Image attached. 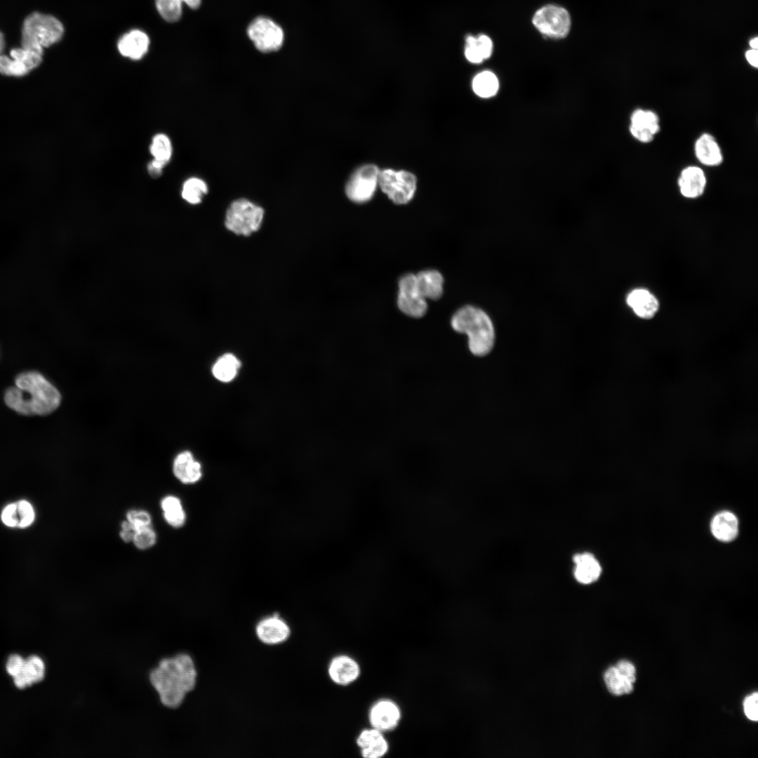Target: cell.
<instances>
[{"instance_id":"ee69618b","label":"cell","mask_w":758,"mask_h":758,"mask_svg":"<svg viewBox=\"0 0 758 758\" xmlns=\"http://www.w3.org/2000/svg\"><path fill=\"white\" fill-rule=\"evenodd\" d=\"M4 38L2 33L0 32V55L4 47Z\"/></svg>"},{"instance_id":"9c48e42d","label":"cell","mask_w":758,"mask_h":758,"mask_svg":"<svg viewBox=\"0 0 758 758\" xmlns=\"http://www.w3.org/2000/svg\"><path fill=\"white\" fill-rule=\"evenodd\" d=\"M379 173L378 168L373 164H366L356 170L345 187L347 197L356 203L369 201L378 185Z\"/></svg>"},{"instance_id":"5bb4252c","label":"cell","mask_w":758,"mask_h":758,"mask_svg":"<svg viewBox=\"0 0 758 758\" xmlns=\"http://www.w3.org/2000/svg\"><path fill=\"white\" fill-rule=\"evenodd\" d=\"M660 128L659 117L652 110L636 109L630 116V133L642 143L651 142Z\"/></svg>"},{"instance_id":"83f0119b","label":"cell","mask_w":758,"mask_h":758,"mask_svg":"<svg viewBox=\"0 0 758 758\" xmlns=\"http://www.w3.org/2000/svg\"><path fill=\"white\" fill-rule=\"evenodd\" d=\"M241 366L239 360L231 353L220 357L212 367V373L218 380L224 383L232 381Z\"/></svg>"},{"instance_id":"b9f144b4","label":"cell","mask_w":758,"mask_h":758,"mask_svg":"<svg viewBox=\"0 0 758 758\" xmlns=\"http://www.w3.org/2000/svg\"><path fill=\"white\" fill-rule=\"evenodd\" d=\"M182 3H185L187 6L192 9L198 8L201 5V0H180Z\"/></svg>"},{"instance_id":"4fadbf2b","label":"cell","mask_w":758,"mask_h":758,"mask_svg":"<svg viewBox=\"0 0 758 758\" xmlns=\"http://www.w3.org/2000/svg\"><path fill=\"white\" fill-rule=\"evenodd\" d=\"M401 710L392 700L383 698L376 701L370 708L368 719L372 728L382 732L395 729L401 719Z\"/></svg>"},{"instance_id":"d6986e66","label":"cell","mask_w":758,"mask_h":758,"mask_svg":"<svg viewBox=\"0 0 758 758\" xmlns=\"http://www.w3.org/2000/svg\"><path fill=\"white\" fill-rule=\"evenodd\" d=\"M356 742L365 758H380L388 752V743L383 732L374 728L362 731Z\"/></svg>"},{"instance_id":"6da1fadb","label":"cell","mask_w":758,"mask_h":758,"mask_svg":"<svg viewBox=\"0 0 758 758\" xmlns=\"http://www.w3.org/2000/svg\"><path fill=\"white\" fill-rule=\"evenodd\" d=\"M197 677L194 661L187 653L162 658L149 674V681L161 703L171 709L181 705L194 689Z\"/></svg>"},{"instance_id":"4dcf8cb0","label":"cell","mask_w":758,"mask_h":758,"mask_svg":"<svg viewBox=\"0 0 758 758\" xmlns=\"http://www.w3.org/2000/svg\"><path fill=\"white\" fill-rule=\"evenodd\" d=\"M161 506L164 519L169 525L175 528L184 525L186 515L179 498L168 496L162 499Z\"/></svg>"},{"instance_id":"277c9868","label":"cell","mask_w":758,"mask_h":758,"mask_svg":"<svg viewBox=\"0 0 758 758\" xmlns=\"http://www.w3.org/2000/svg\"><path fill=\"white\" fill-rule=\"evenodd\" d=\"M64 34L62 22L51 15L33 13L24 20L22 46L42 51L60 41Z\"/></svg>"},{"instance_id":"7bdbcfd3","label":"cell","mask_w":758,"mask_h":758,"mask_svg":"<svg viewBox=\"0 0 758 758\" xmlns=\"http://www.w3.org/2000/svg\"><path fill=\"white\" fill-rule=\"evenodd\" d=\"M750 46L752 48V49H757L758 46V39L755 37L751 39L750 41Z\"/></svg>"},{"instance_id":"d4e9b609","label":"cell","mask_w":758,"mask_h":758,"mask_svg":"<svg viewBox=\"0 0 758 758\" xmlns=\"http://www.w3.org/2000/svg\"><path fill=\"white\" fill-rule=\"evenodd\" d=\"M710 530L715 538L722 542L734 540L738 533V521L734 514L723 511L716 514L710 524Z\"/></svg>"},{"instance_id":"8992f818","label":"cell","mask_w":758,"mask_h":758,"mask_svg":"<svg viewBox=\"0 0 758 758\" xmlns=\"http://www.w3.org/2000/svg\"><path fill=\"white\" fill-rule=\"evenodd\" d=\"M378 185L394 203L404 204L409 202L414 196L416 178L406 171L385 169L380 171Z\"/></svg>"},{"instance_id":"ba28073f","label":"cell","mask_w":758,"mask_h":758,"mask_svg":"<svg viewBox=\"0 0 758 758\" xmlns=\"http://www.w3.org/2000/svg\"><path fill=\"white\" fill-rule=\"evenodd\" d=\"M533 24L542 34L559 39L568 34L571 18L565 8L548 5L536 11L533 18Z\"/></svg>"},{"instance_id":"7c38bea8","label":"cell","mask_w":758,"mask_h":758,"mask_svg":"<svg viewBox=\"0 0 758 758\" xmlns=\"http://www.w3.org/2000/svg\"><path fill=\"white\" fill-rule=\"evenodd\" d=\"M635 667L630 662L621 660L609 667L604 674V681L610 693L616 696L628 694L633 691L636 680Z\"/></svg>"},{"instance_id":"4316f807","label":"cell","mask_w":758,"mask_h":758,"mask_svg":"<svg viewBox=\"0 0 758 758\" xmlns=\"http://www.w3.org/2000/svg\"><path fill=\"white\" fill-rule=\"evenodd\" d=\"M465 47V56L472 63H480L488 59L493 51V43L491 39L484 34L477 37L467 36Z\"/></svg>"},{"instance_id":"836d02e7","label":"cell","mask_w":758,"mask_h":758,"mask_svg":"<svg viewBox=\"0 0 758 758\" xmlns=\"http://www.w3.org/2000/svg\"><path fill=\"white\" fill-rule=\"evenodd\" d=\"M18 528H25L30 526L35 520V511L32 505L26 500L16 502Z\"/></svg>"},{"instance_id":"603a6c76","label":"cell","mask_w":758,"mask_h":758,"mask_svg":"<svg viewBox=\"0 0 758 758\" xmlns=\"http://www.w3.org/2000/svg\"><path fill=\"white\" fill-rule=\"evenodd\" d=\"M573 560L575 564L574 577L580 583L590 584L599 578L601 567L592 554L578 553L574 555Z\"/></svg>"},{"instance_id":"484cf974","label":"cell","mask_w":758,"mask_h":758,"mask_svg":"<svg viewBox=\"0 0 758 758\" xmlns=\"http://www.w3.org/2000/svg\"><path fill=\"white\" fill-rule=\"evenodd\" d=\"M418 287L424 297L431 300H438L443 293L442 275L437 270H430L415 274Z\"/></svg>"},{"instance_id":"52a82bcc","label":"cell","mask_w":758,"mask_h":758,"mask_svg":"<svg viewBox=\"0 0 758 758\" xmlns=\"http://www.w3.org/2000/svg\"><path fill=\"white\" fill-rule=\"evenodd\" d=\"M246 32L255 47L262 53L278 51L284 41V32L281 27L265 16H258L253 20Z\"/></svg>"},{"instance_id":"d590c367","label":"cell","mask_w":758,"mask_h":758,"mask_svg":"<svg viewBox=\"0 0 758 758\" xmlns=\"http://www.w3.org/2000/svg\"><path fill=\"white\" fill-rule=\"evenodd\" d=\"M126 518L132 524L135 531L140 527L150 526L152 522L149 514L143 510H130L126 514Z\"/></svg>"},{"instance_id":"1f68e13d","label":"cell","mask_w":758,"mask_h":758,"mask_svg":"<svg viewBox=\"0 0 758 758\" xmlns=\"http://www.w3.org/2000/svg\"><path fill=\"white\" fill-rule=\"evenodd\" d=\"M208 193V186L201 179L192 177L186 180L181 189V198L190 205L199 204Z\"/></svg>"},{"instance_id":"7a4b0ae2","label":"cell","mask_w":758,"mask_h":758,"mask_svg":"<svg viewBox=\"0 0 758 758\" xmlns=\"http://www.w3.org/2000/svg\"><path fill=\"white\" fill-rule=\"evenodd\" d=\"M15 385L6 390L4 401L19 414L46 415L53 412L60 404V392L37 371L18 374Z\"/></svg>"},{"instance_id":"cb8c5ba5","label":"cell","mask_w":758,"mask_h":758,"mask_svg":"<svg viewBox=\"0 0 758 758\" xmlns=\"http://www.w3.org/2000/svg\"><path fill=\"white\" fill-rule=\"evenodd\" d=\"M173 474L183 484L197 482L202 476L201 465L194 460L192 453H179L173 462Z\"/></svg>"},{"instance_id":"ab89813d","label":"cell","mask_w":758,"mask_h":758,"mask_svg":"<svg viewBox=\"0 0 758 758\" xmlns=\"http://www.w3.org/2000/svg\"><path fill=\"white\" fill-rule=\"evenodd\" d=\"M147 171L149 175L153 178H159L163 172V169L153 165L150 162L147 165Z\"/></svg>"},{"instance_id":"74e56055","label":"cell","mask_w":758,"mask_h":758,"mask_svg":"<svg viewBox=\"0 0 758 758\" xmlns=\"http://www.w3.org/2000/svg\"><path fill=\"white\" fill-rule=\"evenodd\" d=\"M758 694L757 692L747 696L743 702L744 712L748 719L752 721L758 719Z\"/></svg>"},{"instance_id":"8fae6325","label":"cell","mask_w":758,"mask_h":758,"mask_svg":"<svg viewBox=\"0 0 758 758\" xmlns=\"http://www.w3.org/2000/svg\"><path fill=\"white\" fill-rule=\"evenodd\" d=\"M42 51L25 48H15L10 55H0V72L11 76H22L38 66L41 61Z\"/></svg>"},{"instance_id":"8d00e7d4","label":"cell","mask_w":758,"mask_h":758,"mask_svg":"<svg viewBox=\"0 0 758 758\" xmlns=\"http://www.w3.org/2000/svg\"><path fill=\"white\" fill-rule=\"evenodd\" d=\"M1 520L4 525L11 528H18L16 502L6 505L1 513Z\"/></svg>"},{"instance_id":"f546056e","label":"cell","mask_w":758,"mask_h":758,"mask_svg":"<svg viewBox=\"0 0 758 758\" xmlns=\"http://www.w3.org/2000/svg\"><path fill=\"white\" fill-rule=\"evenodd\" d=\"M472 87L477 96L489 98L498 91L499 81L493 72L486 70L479 72L473 78Z\"/></svg>"},{"instance_id":"30bf717a","label":"cell","mask_w":758,"mask_h":758,"mask_svg":"<svg viewBox=\"0 0 758 758\" xmlns=\"http://www.w3.org/2000/svg\"><path fill=\"white\" fill-rule=\"evenodd\" d=\"M397 305L409 317L420 318L425 314L427 304L418 287L415 274H407L399 279Z\"/></svg>"},{"instance_id":"44dd1931","label":"cell","mask_w":758,"mask_h":758,"mask_svg":"<svg viewBox=\"0 0 758 758\" xmlns=\"http://www.w3.org/2000/svg\"><path fill=\"white\" fill-rule=\"evenodd\" d=\"M694 152L697 159L704 166H717L723 161L719 143L710 133L701 134L695 142Z\"/></svg>"},{"instance_id":"ffe728a7","label":"cell","mask_w":758,"mask_h":758,"mask_svg":"<svg viewBox=\"0 0 758 758\" xmlns=\"http://www.w3.org/2000/svg\"><path fill=\"white\" fill-rule=\"evenodd\" d=\"M626 302L637 316L644 319L653 318L659 309L656 297L645 288H636L630 291Z\"/></svg>"},{"instance_id":"3957f363","label":"cell","mask_w":758,"mask_h":758,"mask_svg":"<svg viewBox=\"0 0 758 758\" xmlns=\"http://www.w3.org/2000/svg\"><path fill=\"white\" fill-rule=\"evenodd\" d=\"M453 330L467 337V348L475 357H484L493 349L495 329L491 319L482 310L467 305L459 309L452 317Z\"/></svg>"},{"instance_id":"e0dca14e","label":"cell","mask_w":758,"mask_h":758,"mask_svg":"<svg viewBox=\"0 0 758 758\" xmlns=\"http://www.w3.org/2000/svg\"><path fill=\"white\" fill-rule=\"evenodd\" d=\"M707 178L703 169L696 166L684 168L678 178V186L682 196L696 199L705 192Z\"/></svg>"},{"instance_id":"ac0fdd59","label":"cell","mask_w":758,"mask_h":758,"mask_svg":"<svg viewBox=\"0 0 758 758\" xmlns=\"http://www.w3.org/2000/svg\"><path fill=\"white\" fill-rule=\"evenodd\" d=\"M149 46L148 36L140 29H133L126 33L117 44L121 55L133 60L141 59L147 53Z\"/></svg>"},{"instance_id":"f1b7e54d","label":"cell","mask_w":758,"mask_h":758,"mask_svg":"<svg viewBox=\"0 0 758 758\" xmlns=\"http://www.w3.org/2000/svg\"><path fill=\"white\" fill-rule=\"evenodd\" d=\"M149 152L153 161L162 168L169 163L173 156V145L170 138L164 133L156 134L152 140Z\"/></svg>"},{"instance_id":"2e32d148","label":"cell","mask_w":758,"mask_h":758,"mask_svg":"<svg viewBox=\"0 0 758 758\" xmlns=\"http://www.w3.org/2000/svg\"><path fill=\"white\" fill-rule=\"evenodd\" d=\"M358 663L347 655L333 658L328 666V674L336 684L345 686L353 683L360 675Z\"/></svg>"},{"instance_id":"5b68a950","label":"cell","mask_w":758,"mask_h":758,"mask_svg":"<svg viewBox=\"0 0 758 758\" xmlns=\"http://www.w3.org/2000/svg\"><path fill=\"white\" fill-rule=\"evenodd\" d=\"M263 209L249 201L241 199L233 201L226 212L225 226L237 234L250 235L260 227Z\"/></svg>"},{"instance_id":"60d3db41","label":"cell","mask_w":758,"mask_h":758,"mask_svg":"<svg viewBox=\"0 0 758 758\" xmlns=\"http://www.w3.org/2000/svg\"><path fill=\"white\" fill-rule=\"evenodd\" d=\"M134 533H135L134 531H131L121 530L120 531L119 535H120L121 538L125 543H129V542L133 541V536H134Z\"/></svg>"},{"instance_id":"d6a6232c","label":"cell","mask_w":758,"mask_h":758,"mask_svg":"<svg viewBox=\"0 0 758 758\" xmlns=\"http://www.w3.org/2000/svg\"><path fill=\"white\" fill-rule=\"evenodd\" d=\"M182 2L180 0H155L159 15L166 21L174 22L182 15Z\"/></svg>"},{"instance_id":"f35d334b","label":"cell","mask_w":758,"mask_h":758,"mask_svg":"<svg viewBox=\"0 0 758 758\" xmlns=\"http://www.w3.org/2000/svg\"><path fill=\"white\" fill-rule=\"evenodd\" d=\"M747 62L753 67H758V53L757 49L749 50L745 53Z\"/></svg>"},{"instance_id":"9a60e30c","label":"cell","mask_w":758,"mask_h":758,"mask_svg":"<svg viewBox=\"0 0 758 758\" xmlns=\"http://www.w3.org/2000/svg\"><path fill=\"white\" fill-rule=\"evenodd\" d=\"M255 631L258 639L267 645L280 644L291 635L288 625L276 613L261 619L257 623Z\"/></svg>"},{"instance_id":"e575fe53","label":"cell","mask_w":758,"mask_h":758,"mask_svg":"<svg viewBox=\"0 0 758 758\" xmlns=\"http://www.w3.org/2000/svg\"><path fill=\"white\" fill-rule=\"evenodd\" d=\"M157 541V535L151 525L140 527L135 531L133 542L140 550L152 547Z\"/></svg>"},{"instance_id":"7402d4cb","label":"cell","mask_w":758,"mask_h":758,"mask_svg":"<svg viewBox=\"0 0 758 758\" xmlns=\"http://www.w3.org/2000/svg\"><path fill=\"white\" fill-rule=\"evenodd\" d=\"M44 675L45 664L44 660L40 657L33 655L24 659L20 670L13 678L16 687L25 689L41 681L44 678Z\"/></svg>"}]
</instances>
